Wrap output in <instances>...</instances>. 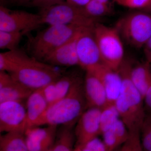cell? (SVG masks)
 Segmentation results:
<instances>
[{"instance_id": "cell-1", "label": "cell", "mask_w": 151, "mask_h": 151, "mask_svg": "<svg viewBox=\"0 0 151 151\" xmlns=\"http://www.w3.org/2000/svg\"><path fill=\"white\" fill-rule=\"evenodd\" d=\"M87 108L84 89V79L78 76L67 94L50 105L34 126H74Z\"/></svg>"}, {"instance_id": "cell-2", "label": "cell", "mask_w": 151, "mask_h": 151, "mask_svg": "<svg viewBox=\"0 0 151 151\" xmlns=\"http://www.w3.org/2000/svg\"><path fill=\"white\" fill-rule=\"evenodd\" d=\"M132 66L129 60L124 59L118 69L122 76V87L115 103L120 119L129 132L140 131L146 114L143 97L131 79Z\"/></svg>"}, {"instance_id": "cell-3", "label": "cell", "mask_w": 151, "mask_h": 151, "mask_svg": "<svg viewBox=\"0 0 151 151\" xmlns=\"http://www.w3.org/2000/svg\"><path fill=\"white\" fill-rule=\"evenodd\" d=\"M85 28L73 25H50L34 37H29L27 51L29 55L39 61L75 36ZM28 53V54H29Z\"/></svg>"}, {"instance_id": "cell-4", "label": "cell", "mask_w": 151, "mask_h": 151, "mask_svg": "<svg viewBox=\"0 0 151 151\" xmlns=\"http://www.w3.org/2000/svg\"><path fill=\"white\" fill-rule=\"evenodd\" d=\"M9 74L14 80L33 91L43 88L63 74L55 66L34 58Z\"/></svg>"}, {"instance_id": "cell-5", "label": "cell", "mask_w": 151, "mask_h": 151, "mask_svg": "<svg viewBox=\"0 0 151 151\" xmlns=\"http://www.w3.org/2000/svg\"><path fill=\"white\" fill-rule=\"evenodd\" d=\"M43 24L49 26L73 25L81 27H93L97 19L88 16L83 8L64 1L40 9L39 13Z\"/></svg>"}, {"instance_id": "cell-6", "label": "cell", "mask_w": 151, "mask_h": 151, "mask_svg": "<svg viewBox=\"0 0 151 151\" xmlns=\"http://www.w3.org/2000/svg\"><path fill=\"white\" fill-rule=\"evenodd\" d=\"M94 37L103 64L118 70L124 61V48L122 37L118 30L96 23L93 28Z\"/></svg>"}, {"instance_id": "cell-7", "label": "cell", "mask_w": 151, "mask_h": 151, "mask_svg": "<svg viewBox=\"0 0 151 151\" xmlns=\"http://www.w3.org/2000/svg\"><path fill=\"white\" fill-rule=\"evenodd\" d=\"M115 27L127 43L141 48L151 37V16L140 12L132 13L120 19Z\"/></svg>"}, {"instance_id": "cell-8", "label": "cell", "mask_w": 151, "mask_h": 151, "mask_svg": "<svg viewBox=\"0 0 151 151\" xmlns=\"http://www.w3.org/2000/svg\"><path fill=\"white\" fill-rule=\"evenodd\" d=\"M43 24L39 14L11 10L4 6H0L1 31L21 32L24 35Z\"/></svg>"}, {"instance_id": "cell-9", "label": "cell", "mask_w": 151, "mask_h": 151, "mask_svg": "<svg viewBox=\"0 0 151 151\" xmlns=\"http://www.w3.org/2000/svg\"><path fill=\"white\" fill-rule=\"evenodd\" d=\"M26 106L24 102L6 101L0 103V132L26 131Z\"/></svg>"}, {"instance_id": "cell-10", "label": "cell", "mask_w": 151, "mask_h": 151, "mask_svg": "<svg viewBox=\"0 0 151 151\" xmlns=\"http://www.w3.org/2000/svg\"><path fill=\"white\" fill-rule=\"evenodd\" d=\"M94 27L84 29L77 40L76 48L79 66L85 70L102 63L94 37Z\"/></svg>"}, {"instance_id": "cell-11", "label": "cell", "mask_w": 151, "mask_h": 151, "mask_svg": "<svg viewBox=\"0 0 151 151\" xmlns=\"http://www.w3.org/2000/svg\"><path fill=\"white\" fill-rule=\"evenodd\" d=\"M101 109H86L76 124L74 132L76 146H82L100 134Z\"/></svg>"}, {"instance_id": "cell-12", "label": "cell", "mask_w": 151, "mask_h": 151, "mask_svg": "<svg viewBox=\"0 0 151 151\" xmlns=\"http://www.w3.org/2000/svg\"><path fill=\"white\" fill-rule=\"evenodd\" d=\"M57 133V127L55 126L27 129L24 134L29 151L50 150L55 142Z\"/></svg>"}, {"instance_id": "cell-13", "label": "cell", "mask_w": 151, "mask_h": 151, "mask_svg": "<svg viewBox=\"0 0 151 151\" xmlns=\"http://www.w3.org/2000/svg\"><path fill=\"white\" fill-rule=\"evenodd\" d=\"M84 89L87 108L102 109L108 103L107 95L102 81L90 69L86 70Z\"/></svg>"}, {"instance_id": "cell-14", "label": "cell", "mask_w": 151, "mask_h": 151, "mask_svg": "<svg viewBox=\"0 0 151 151\" xmlns=\"http://www.w3.org/2000/svg\"><path fill=\"white\" fill-rule=\"evenodd\" d=\"M88 69L93 70L102 81L107 95L108 103H115L122 87V76L119 70H114L103 63Z\"/></svg>"}, {"instance_id": "cell-15", "label": "cell", "mask_w": 151, "mask_h": 151, "mask_svg": "<svg viewBox=\"0 0 151 151\" xmlns=\"http://www.w3.org/2000/svg\"><path fill=\"white\" fill-rule=\"evenodd\" d=\"M83 29L52 52L43 62L55 66L70 67L79 65L76 45L78 36Z\"/></svg>"}, {"instance_id": "cell-16", "label": "cell", "mask_w": 151, "mask_h": 151, "mask_svg": "<svg viewBox=\"0 0 151 151\" xmlns=\"http://www.w3.org/2000/svg\"><path fill=\"white\" fill-rule=\"evenodd\" d=\"M32 92L14 80L9 73L0 71V103L26 101Z\"/></svg>"}, {"instance_id": "cell-17", "label": "cell", "mask_w": 151, "mask_h": 151, "mask_svg": "<svg viewBox=\"0 0 151 151\" xmlns=\"http://www.w3.org/2000/svg\"><path fill=\"white\" fill-rule=\"evenodd\" d=\"M78 76L73 73L63 74L56 81L42 88L48 106L65 97Z\"/></svg>"}, {"instance_id": "cell-18", "label": "cell", "mask_w": 151, "mask_h": 151, "mask_svg": "<svg viewBox=\"0 0 151 151\" xmlns=\"http://www.w3.org/2000/svg\"><path fill=\"white\" fill-rule=\"evenodd\" d=\"M26 130L34 127L48 108L42 89L33 91L26 100Z\"/></svg>"}, {"instance_id": "cell-19", "label": "cell", "mask_w": 151, "mask_h": 151, "mask_svg": "<svg viewBox=\"0 0 151 151\" xmlns=\"http://www.w3.org/2000/svg\"><path fill=\"white\" fill-rule=\"evenodd\" d=\"M33 58L19 48L0 53V71L13 73Z\"/></svg>"}, {"instance_id": "cell-20", "label": "cell", "mask_w": 151, "mask_h": 151, "mask_svg": "<svg viewBox=\"0 0 151 151\" xmlns=\"http://www.w3.org/2000/svg\"><path fill=\"white\" fill-rule=\"evenodd\" d=\"M131 78L132 82L144 99L146 92L151 85V69L150 63L138 64L132 66Z\"/></svg>"}, {"instance_id": "cell-21", "label": "cell", "mask_w": 151, "mask_h": 151, "mask_svg": "<svg viewBox=\"0 0 151 151\" xmlns=\"http://www.w3.org/2000/svg\"><path fill=\"white\" fill-rule=\"evenodd\" d=\"M0 151H29L24 132L14 131L1 135Z\"/></svg>"}, {"instance_id": "cell-22", "label": "cell", "mask_w": 151, "mask_h": 151, "mask_svg": "<svg viewBox=\"0 0 151 151\" xmlns=\"http://www.w3.org/2000/svg\"><path fill=\"white\" fill-rule=\"evenodd\" d=\"M72 125H63L57 133L52 151H73L75 137Z\"/></svg>"}, {"instance_id": "cell-23", "label": "cell", "mask_w": 151, "mask_h": 151, "mask_svg": "<svg viewBox=\"0 0 151 151\" xmlns=\"http://www.w3.org/2000/svg\"><path fill=\"white\" fill-rule=\"evenodd\" d=\"M119 119L120 115L115 103H107L101 109L100 134L110 129Z\"/></svg>"}, {"instance_id": "cell-24", "label": "cell", "mask_w": 151, "mask_h": 151, "mask_svg": "<svg viewBox=\"0 0 151 151\" xmlns=\"http://www.w3.org/2000/svg\"><path fill=\"white\" fill-rule=\"evenodd\" d=\"M24 35L21 32L0 30V48L11 50L19 48V44Z\"/></svg>"}, {"instance_id": "cell-25", "label": "cell", "mask_w": 151, "mask_h": 151, "mask_svg": "<svg viewBox=\"0 0 151 151\" xmlns=\"http://www.w3.org/2000/svg\"><path fill=\"white\" fill-rule=\"evenodd\" d=\"M83 9L88 16L96 19L108 14L111 11V4H102L94 0H91Z\"/></svg>"}, {"instance_id": "cell-26", "label": "cell", "mask_w": 151, "mask_h": 151, "mask_svg": "<svg viewBox=\"0 0 151 151\" xmlns=\"http://www.w3.org/2000/svg\"><path fill=\"white\" fill-rule=\"evenodd\" d=\"M140 132L143 150L151 151V112L146 114Z\"/></svg>"}, {"instance_id": "cell-27", "label": "cell", "mask_w": 151, "mask_h": 151, "mask_svg": "<svg viewBox=\"0 0 151 151\" xmlns=\"http://www.w3.org/2000/svg\"><path fill=\"white\" fill-rule=\"evenodd\" d=\"M64 1L65 0H7L6 3L18 6L38 7L40 9Z\"/></svg>"}, {"instance_id": "cell-28", "label": "cell", "mask_w": 151, "mask_h": 151, "mask_svg": "<svg viewBox=\"0 0 151 151\" xmlns=\"http://www.w3.org/2000/svg\"><path fill=\"white\" fill-rule=\"evenodd\" d=\"M119 151H144L141 142L140 131L129 132L128 139L122 145Z\"/></svg>"}, {"instance_id": "cell-29", "label": "cell", "mask_w": 151, "mask_h": 151, "mask_svg": "<svg viewBox=\"0 0 151 151\" xmlns=\"http://www.w3.org/2000/svg\"><path fill=\"white\" fill-rule=\"evenodd\" d=\"M120 5L132 9H140L149 7L151 0H114Z\"/></svg>"}, {"instance_id": "cell-30", "label": "cell", "mask_w": 151, "mask_h": 151, "mask_svg": "<svg viewBox=\"0 0 151 151\" xmlns=\"http://www.w3.org/2000/svg\"><path fill=\"white\" fill-rule=\"evenodd\" d=\"M79 147H81L82 151H110L107 148L103 141L97 137L83 146Z\"/></svg>"}, {"instance_id": "cell-31", "label": "cell", "mask_w": 151, "mask_h": 151, "mask_svg": "<svg viewBox=\"0 0 151 151\" xmlns=\"http://www.w3.org/2000/svg\"><path fill=\"white\" fill-rule=\"evenodd\" d=\"M144 101L145 109L151 112V85L144 97Z\"/></svg>"}, {"instance_id": "cell-32", "label": "cell", "mask_w": 151, "mask_h": 151, "mask_svg": "<svg viewBox=\"0 0 151 151\" xmlns=\"http://www.w3.org/2000/svg\"><path fill=\"white\" fill-rule=\"evenodd\" d=\"M91 0H65V1L76 6L84 8Z\"/></svg>"}, {"instance_id": "cell-33", "label": "cell", "mask_w": 151, "mask_h": 151, "mask_svg": "<svg viewBox=\"0 0 151 151\" xmlns=\"http://www.w3.org/2000/svg\"><path fill=\"white\" fill-rule=\"evenodd\" d=\"M144 51L147 59V62L151 63V37L146 42L145 46Z\"/></svg>"}, {"instance_id": "cell-34", "label": "cell", "mask_w": 151, "mask_h": 151, "mask_svg": "<svg viewBox=\"0 0 151 151\" xmlns=\"http://www.w3.org/2000/svg\"><path fill=\"white\" fill-rule=\"evenodd\" d=\"M73 151H82V150L79 146H76L75 148L73 150Z\"/></svg>"}, {"instance_id": "cell-35", "label": "cell", "mask_w": 151, "mask_h": 151, "mask_svg": "<svg viewBox=\"0 0 151 151\" xmlns=\"http://www.w3.org/2000/svg\"><path fill=\"white\" fill-rule=\"evenodd\" d=\"M7 0H1V5H4V4L6 3Z\"/></svg>"}, {"instance_id": "cell-36", "label": "cell", "mask_w": 151, "mask_h": 151, "mask_svg": "<svg viewBox=\"0 0 151 151\" xmlns=\"http://www.w3.org/2000/svg\"><path fill=\"white\" fill-rule=\"evenodd\" d=\"M149 8L150 9H151V4L150 5V6L149 7Z\"/></svg>"}, {"instance_id": "cell-37", "label": "cell", "mask_w": 151, "mask_h": 151, "mask_svg": "<svg viewBox=\"0 0 151 151\" xmlns=\"http://www.w3.org/2000/svg\"><path fill=\"white\" fill-rule=\"evenodd\" d=\"M49 151H52V149H51V150H49Z\"/></svg>"}, {"instance_id": "cell-38", "label": "cell", "mask_w": 151, "mask_h": 151, "mask_svg": "<svg viewBox=\"0 0 151 151\" xmlns=\"http://www.w3.org/2000/svg\"></svg>"}]
</instances>
